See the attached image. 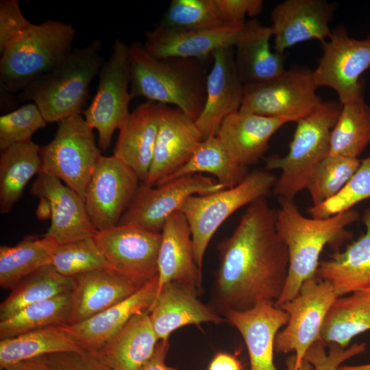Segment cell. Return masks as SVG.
<instances>
[{"label":"cell","mask_w":370,"mask_h":370,"mask_svg":"<svg viewBox=\"0 0 370 370\" xmlns=\"http://www.w3.org/2000/svg\"><path fill=\"white\" fill-rule=\"evenodd\" d=\"M217 247L219 264L212 307L218 313L246 310L280 298L288 278L289 256L276 230V210L266 198L249 204L232 235Z\"/></svg>","instance_id":"1"},{"label":"cell","mask_w":370,"mask_h":370,"mask_svg":"<svg viewBox=\"0 0 370 370\" xmlns=\"http://www.w3.org/2000/svg\"><path fill=\"white\" fill-rule=\"evenodd\" d=\"M276 230L287 247L289 267L286 286L274 303L279 308L295 297L302 284L316 275L319 257L325 246L334 251L353 238L347 229L358 221L360 215L354 209L327 218H308L299 210L294 200L279 198Z\"/></svg>","instance_id":"2"},{"label":"cell","mask_w":370,"mask_h":370,"mask_svg":"<svg viewBox=\"0 0 370 370\" xmlns=\"http://www.w3.org/2000/svg\"><path fill=\"white\" fill-rule=\"evenodd\" d=\"M128 61L132 98L175 105L196 121L205 104L208 75L199 60L158 59L136 41L128 46Z\"/></svg>","instance_id":"3"},{"label":"cell","mask_w":370,"mask_h":370,"mask_svg":"<svg viewBox=\"0 0 370 370\" xmlns=\"http://www.w3.org/2000/svg\"><path fill=\"white\" fill-rule=\"evenodd\" d=\"M101 49L99 40L73 49L53 69L23 90L16 99L32 101L47 123H59L82 114L90 83L104 63Z\"/></svg>","instance_id":"4"},{"label":"cell","mask_w":370,"mask_h":370,"mask_svg":"<svg viewBox=\"0 0 370 370\" xmlns=\"http://www.w3.org/2000/svg\"><path fill=\"white\" fill-rule=\"evenodd\" d=\"M75 36L74 27L62 21L32 24L0 53L1 87L10 92H21L72 51Z\"/></svg>","instance_id":"5"},{"label":"cell","mask_w":370,"mask_h":370,"mask_svg":"<svg viewBox=\"0 0 370 370\" xmlns=\"http://www.w3.org/2000/svg\"><path fill=\"white\" fill-rule=\"evenodd\" d=\"M341 107L335 101H323L312 113L296 123L287 154L265 160L267 169L282 171L273 188L279 198L294 200L307 189L315 169L330 153L331 132Z\"/></svg>","instance_id":"6"},{"label":"cell","mask_w":370,"mask_h":370,"mask_svg":"<svg viewBox=\"0 0 370 370\" xmlns=\"http://www.w3.org/2000/svg\"><path fill=\"white\" fill-rule=\"evenodd\" d=\"M276 181L275 175L256 170L232 188L196 195L187 199L180 211L190 226L195 258L199 269L209 242L220 225L239 208L266 198Z\"/></svg>","instance_id":"7"},{"label":"cell","mask_w":370,"mask_h":370,"mask_svg":"<svg viewBox=\"0 0 370 370\" xmlns=\"http://www.w3.org/2000/svg\"><path fill=\"white\" fill-rule=\"evenodd\" d=\"M40 173L53 175L84 199L86 190L101 156L93 129L82 114L58 123L53 139L40 147Z\"/></svg>","instance_id":"8"},{"label":"cell","mask_w":370,"mask_h":370,"mask_svg":"<svg viewBox=\"0 0 370 370\" xmlns=\"http://www.w3.org/2000/svg\"><path fill=\"white\" fill-rule=\"evenodd\" d=\"M317 88L311 70L294 67L271 80L244 85L239 111L297 123L323 101Z\"/></svg>","instance_id":"9"},{"label":"cell","mask_w":370,"mask_h":370,"mask_svg":"<svg viewBox=\"0 0 370 370\" xmlns=\"http://www.w3.org/2000/svg\"><path fill=\"white\" fill-rule=\"evenodd\" d=\"M338 298L332 286L317 275L304 282L298 295L279 308L288 315V321L276 335V353L294 352L297 370L309 348L321 340L326 316Z\"/></svg>","instance_id":"10"},{"label":"cell","mask_w":370,"mask_h":370,"mask_svg":"<svg viewBox=\"0 0 370 370\" xmlns=\"http://www.w3.org/2000/svg\"><path fill=\"white\" fill-rule=\"evenodd\" d=\"M99 76L97 93L83 114L89 126L98 132L99 147L106 150L115 131L122 127L131 114L128 46L121 39L114 41L112 53Z\"/></svg>","instance_id":"11"},{"label":"cell","mask_w":370,"mask_h":370,"mask_svg":"<svg viewBox=\"0 0 370 370\" xmlns=\"http://www.w3.org/2000/svg\"><path fill=\"white\" fill-rule=\"evenodd\" d=\"M321 47L322 56L312 71L316 86L334 90L341 106L364 96L360 79L370 67V34L365 39H356L340 25Z\"/></svg>","instance_id":"12"},{"label":"cell","mask_w":370,"mask_h":370,"mask_svg":"<svg viewBox=\"0 0 370 370\" xmlns=\"http://www.w3.org/2000/svg\"><path fill=\"white\" fill-rule=\"evenodd\" d=\"M225 188L217 180L200 173L184 175L153 187L141 183L119 224L161 232L168 218L180 210L188 198Z\"/></svg>","instance_id":"13"},{"label":"cell","mask_w":370,"mask_h":370,"mask_svg":"<svg viewBox=\"0 0 370 370\" xmlns=\"http://www.w3.org/2000/svg\"><path fill=\"white\" fill-rule=\"evenodd\" d=\"M94 238L110 269L141 286L158 279L161 232L119 224Z\"/></svg>","instance_id":"14"},{"label":"cell","mask_w":370,"mask_h":370,"mask_svg":"<svg viewBox=\"0 0 370 370\" xmlns=\"http://www.w3.org/2000/svg\"><path fill=\"white\" fill-rule=\"evenodd\" d=\"M139 182L136 173L115 156L100 157L84 199L88 215L97 231L119 225Z\"/></svg>","instance_id":"15"},{"label":"cell","mask_w":370,"mask_h":370,"mask_svg":"<svg viewBox=\"0 0 370 370\" xmlns=\"http://www.w3.org/2000/svg\"><path fill=\"white\" fill-rule=\"evenodd\" d=\"M159 104V127L153 157L143 183L151 187L184 166L204 140L195 121L176 107Z\"/></svg>","instance_id":"16"},{"label":"cell","mask_w":370,"mask_h":370,"mask_svg":"<svg viewBox=\"0 0 370 370\" xmlns=\"http://www.w3.org/2000/svg\"><path fill=\"white\" fill-rule=\"evenodd\" d=\"M336 4L325 0H286L271 13L274 50L280 53L300 42L324 43L331 36Z\"/></svg>","instance_id":"17"},{"label":"cell","mask_w":370,"mask_h":370,"mask_svg":"<svg viewBox=\"0 0 370 370\" xmlns=\"http://www.w3.org/2000/svg\"><path fill=\"white\" fill-rule=\"evenodd\" d=\"M212 57L213 65L207 75L205 104L195 121L204 140L216 136L223 121L240 110L244 95L234 47L221 48Z\"/></svg>","instance_id":"18"},{"label":"cell","mask_w":370,"mask_h":370,"mask_svg":"<svg viewBox=\"0 0 370 370\" xmlns=\"http://www.w3.org/2000/svg\"><path fill=\"white\" fill-rule=\"evenodd\" d=\"M30 192L49 201L51 225L45 236L58 245L92 237L98 232L88 215L84 199L56 177L40 173Z\"/></svg>","instance_id":"19"},{"label":"cell","mask_w":370,"mask_h":370,"mask_svg":"<svg viewBox=\"0 0 370 370\" xmlns=\"http://www.w3.org/2000/svg\"><path fill=\"white\" fill-rule=\"evenodd\" d=\"M200 293L193 286L175 281L160 288L148 310L159 341L169 339L173 332L188 325L226 321L212 306L198 299Z\"/></svg>","instance_id":"20"},{"label":"cell","mask_w":370,"mask_h":370,"mask_svg":"<svg viewBox=\"0 0 370 370\" xmlns=\"http://www.w3.org/2000/svg\"><path fill=\"white\" fill-rule=\"evenodd\" d=\"M243 26L227 25L195 30L156 25L146 33L147 51L158 59L182 58L201 60L217 50L234 47Z\"/></svg>","instance_id":"21"},{"label":"cell","mask_w":370,"mask_h":370,"mask_svg":"<svg viewBox=\"0 0 370 370\" xmlns=\"http://www.w3.org/2000/svg\"><path fill=\"white\" fill-rule=\"evenodd\" d=\"M242 336L247 348L250 370H276L274 341L288 321V314L273 301H261L246 310H226L221 314Z\"/></svg>","instance_id":"22"},{"label":"cell","mask_w":370,"mask_h":370,"mask_svg":"<svg viewBox=\"0 0 370 370\" xmlns=\"http://www.w3.org/2000/svg\"><path fill=\"white\" fill-rule=\"evenodd\" d=\"M71 279L72 306L69 324L88 319L143 287L110 269L86 272Z\"/></svg>","instance_id":"23"},{"label":"cell","mask_w":370,"mask_h":370,"mask_svg":"<svg viewBox=\"0 0 370 370\" xmlns=\"http://www.w3.org/2000/svg\"><path fill=\"white\" fill-rule=\"evenodd\" d=\"M158 254V290L169 282H178L201 292V269L194 254L192 234L184 214H172L162 230Z\"/></svg>","instance_id":"24"},{"label":"cell","mask_w":370,"mask_h":370,"mask_svg":"<svg viewBox=\"0 0 370 370\" xmlns=\"http://www.w3.org/2000/svg\"><path fill=\"white\" fill-rule=\"evenodd\" d=\"M270 26L256 18L245 23L234 45L235 63L244 85L271 80L285 71V56L272 50Z\"/></svg>","instance_id":"25"},{"label":"cell","mask_w":370,"mask_h":370,"mask_svg":"<svg viewBox=\"0 0 370 370\" xmlns=\"http://www.w3.org/2000/svg\"><path fill=\"white\" fill-rule=\"evenodd\" d=\"M158 279L123 301L75 324L65 325L82 349L97 352L134 315L148 311L158 294Z\"/></svg>","instance_id":"26"},{"label":"cell","mask_w":370,"mask_h":370,"mask_svg":"<svg viewBox=\"0 0 370 370\" xmlns=\"http://www.w3.org/2000/svg\"><path fill=\"white\" fill-rule=\"evenodd\" d=\"M160 119V104L148 101L137 106L119 130L113 156L129 166L144 183L152 160Z\"/></svg>","instance_id":"27"},{"label":"cell","mask_w":370,"mask_h":370,"mask_svg":"<svg viewBox=\"0 0 370 370\" xmlns=\"http://www.w3.org/2000/svg\"><path fill=\"white\" fill-rule=\"evenodd\" d=\"M286 121L238 111L227 116L216 135L240 165L256 164L266 153L273 134Z\"/></svg>","instance_id":"28"},{"label":"cell","mask_w":370,"mask_h":370,"mask_svg":"<svg viewBox=\"0 0 370 370\" xmlns=\"http://www.w3.org/2000/svg\"><path fill=\"white\" fill-rule=\"evenodd\" d=\"M362 220L365 232L318 265L316 275L330 282L338 297L370 286V208L365 210Z\"/></svg>","instance_id":"29"},{"label":"cell","mask_w":370,"mask_h":370,"mask_svg":"<svg viewBox=\"0 0 370 370\" xmlns=\"http://www.w3.org/2000/svg\"><path fill=\"white\" fill-rule=\"evenodd\" d=\"M159 340L149 313L133 316L96 353L112 370H137L153 356Z\"/></svg>","instance_id":"30"},{"label":"cell","mask_w":370,"mask_h":370,"mask_svg":"<svg viewBox=\"0 0 370 370\" xmlns=\"http://www.w3.org/2000/svg\"><path fill=\"white\" fill-rule=\"evenodd\" d=\"M370 330V286L338 297L330 308L321 332L325 345L347 348L356 336Z\"/></svg>","instance_id":"31"},{"label":"cell","mask_w":370,"mask_h":370,"mask_svg":"<svg viewBox=\"0 0 370 370\" xmlns=\"http://www.w3.org/2000/svg\"><path fill=\"white\" fill-rule=\"evenodd\" d=\"M82 349L65 325H53L0 341V369L49 354Z\"/></svg>","instance_id":"32"},{"label":"cell","mask_w":370,"mask_h":370,"mask_svg":"<svg viewBox=\"0 0 370 370\" xmlns=\"http://www.w3.org/2000/svg\"><path fill=\"white\" fill-rule=\"evenodd\" d=\"M40 147L34 142L13 145L0 158V212L9 213L32 177L40 173Z\"/></svg>","instance_id":"33"},{"label":"cell","mask_w":370,"mask_h":370,"mask_svg":"<svg viewBox=\"0 0 370 370\" xmlns=\"http://www.w3.org/2000/svg\"><path fill=\"white\" fill-rule=\"evenodd\" d=\"M203 173L212 174L228 188L240 184L249 172L248 167L240 165L231 157L221 140L214 136L202 140L184 166L156 186L184 175Z\"/></svg>","instance_id":"34"},{"label":"cell","mask_w":370,"mask_h":370,"mask_svg":"<svg viewBox=\"0 0 370 370\" xmlns=\"http://www.w3.org/2000/svg\"><path fill=\"white\" fill-rule=\"evenodd\" d=\"M58 244L51 238L29 236L14 246L0 247V286L13 289L39 268L51 264Z\"/></svg>","instance_id":"35"},{"label":"cell","mask_w":370,"mask_h":370,"mask_svg":"<svg viewBox=\"0 0 370 370\" xmlns=\"http://www.w3.org/2000/svg\"><path fill=\"white\" fill-rule=\"evenodd\" d=\"M71 278L58 273L51 265L43 266L21 281L0 304V321L8 319L25 307L71 293Z\"/></svg>","instance_id":"36"},{"label":"cell","mask_w":370,"mask_h":370,"mask_svg":"<svg viewBox=\"0 0 370 370\" xmlns=\"http://www.w3.org/2000/svg\"><path fill=\"white\" fill-rule=\"evenodd\" d=\"M370 144V106L364 96L343 105L331 132L329 155L358 158Z\"/></svg>","instance_id":"37"},{"label":"cell","mask_w":370,"mask_h":370,"mask_svg":"<svg viewBox=\"0 0 370 370\" xmlns=\"http://www.w3.org/2000/svg\"><path fill=\"white\" fill-rule=\"evenodd\" d=\"M71 292L29 305L0 321V338L14 337L44 328L69 324Z\"/></svg>","instance_id":"38"},{"label":"cell","mask_w":370,"mask_h":370,"mask_svg":"<svg viewBox=\"0 0 370 370\" xmlns=\"http://www.w3.org/2000/svg\"><path fill=\"white\" fill-rule=\"evenodd\" d=\"M158 25L205 30L227 25L217 0H172Z\"/></svg>","instance_id":"39"},{"label":"cell","mask_w":370,"mask_h":370,"mask_svg":"<svg viewBox=\"0 0 370 370\" xmlns=\"http://www.w3.org/2000/svg\"><path fill=\"white\" fill-rule=\"evenodd\" d=\"M358 158L328 155L315 169L307 187L312 206L336 196L358 169Z\"/></svg>","instance_id":"40"},{"label":"cell","mask_w":370,"mask_h":370,"mask_svg":"<svg viewBox=\"0 0 370 370\" xmlns=\"http://www.w3.org/2000/svg\"><path fill=\"white\" fill-rule=\"evenodd\" d=\"M51 265L60 274L73 277L86 272L110 269L94 236L58 245Z\"/></svg>","instance_id":"41"},{"label":"cell","mask_w":370,"mask_h":370,"mask_svg":"<svg viewBox=\"0 0 370 370\" xmlns=\"http://www.w3.org/2000/svg\"><path fill=\"white\" fill-rule=\"evenodd\" d=\"M370 199V156L360 165L345 187L334 197L307 212L313 218H327L352 209L356 204Z\"/></svg>","instance_id":"42"},{"label":"cell","mask_w":370,"mask_h":370,"mask_svg":"<svg viewBox=\"0 0 370 370\" xmlns=\"http://www.w3.org/2000/svg\"><path fill=\"white\" fill-rule=\"evenodd\" d=\"M47 121L38 107L28 103L0 117V149L31 141L32 135L45 127Z\"/></svg>","instance_id":"43"},{"label":"cell","mask_w":370,"mask_h":370,"mask_svg":"<svg viewBox=\"0 0 370 370\" xmlns=\"http://www.w3.org/2000/svg\"><path fill=\"white\" fill-rule=\"evenodd\" d=\"M328 354L325 349V345L321 340L312 345L306 354L307 360L315 370H337L345 360L367 351V345L364 343H355L347 348L336 344L328 345Z\"/></svg>","instance_id":"44"},{"label":"cell","mask_w":370,"mask_h":370,"mask_svg":"<svg viewBox=\"0 0 370 370\" xmlns=\"http://www.w3.org/2000/svg\"><path fill=\"white\" fill-rule=\"evenodd\" d=\"M45 356L51 370H112L96 353L88 350L81 349Z\"/></svg>","instance_id":"45"},{"label":"cell","mask_w":370,"mask_h":370,"mask_svg":"<svg viewBox=\"0 0 370 370\" xmlns=\"http://www.w3.org/2000/svg\"><path fill=\"white\" fill-rule=\"evenodd\" d=\"M32 24L23 15L17 0H1L0 53L10 40Z\"/></svg>","instance_id":"46"},{"label":"cell","mask_w":370,"mask_h":370,"mask_svg":"<svg viewBox=\"0 0 370 370\" xmlns=\"http://www.w3.org/2000/svg\"><path fill=\"white\" fill-rule=\"evenodd\" d=\"M217 3L227 25L241 27L247 16L258 15L264 5L262 0H217Z\"/></svg>","instance_id":"47"},{"label":"cell","mask_w":370,"mask_h":370,"mask_svg":"<svg viewBox=\"0 0 370 370\" xmlns=\"http://www.w3.org/2000/svg\"><path fill=\"white\" fill-rule=\"evenodd\" d=\"M169 340H160L151 358L137 370H181L166 365L169 349Z\"/></svg>","instance_id":"48"},{"label":"cell","mask_w":370,"mask_h":370,"mask_svg":"<svg viewBox=\"0 0 370 370\" xmlns=\"http://www.w3.org/2000/svg\"><path fill=\"white\" fill-rule=\"evenodd\" d=\"M208 370H243L241 362L234 356L217 353L211 360Z\"/></svg>","instance_id":"49"},{"label":"cell","mask_w":370,"mask_h":370,"mask_svg":"<svg viewBox=\"0 0 370 370\" xmlns=\"http://www.w3.org/2000/svg\"><path fill=\"white\" fill-rule=\"evenodd\" d=\"M1 370H51L46 356H39L23 360Z\"/></svg>","instance_id":"50"},{"label":"cell","mask_w":370,"mask_h":370,"mask_svg":"<svg viewBox=\"0 0 370 370\" xmlns=\"http://www.w3.org/2000/svg\"><path fill=\"white\" fill-rule=\"evenodd\" d=\"M39 199L40 202L36 212L37 218L40 220L51 219V210L49 201L44 197H39Z\"/></svg>","instance_id":"51"},{"label":"cell","mask_w":370,"mask_h":370,"mask_svg":"<svg viewBox=\"0 0 370 370\" xmlns=\"http://www.w3.org/2000/svg\"><path fill=\"white\" fill-rule=\"evenodd\" d=\"M295 356L291 355L286 360V370L295 369ZM297 370H315L314 367L306 359H304Z\"/></svg>","instance_id":"52"},{"label":"cell","mask_w":370,"mask_h":370,"mask_svg":"<svg viewBox=\"0 0 370 370\" xmlns=\"http://www.w3.org/2000/svg\"><path fill=\"white\" fill-rule=\"evenodd\" d=\"M337 370H370V363L358 365H341Z\"/></svg>","instance_id":"53"}]
</instances>
